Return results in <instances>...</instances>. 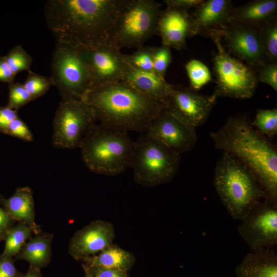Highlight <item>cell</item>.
Listing matches in <instances>:
<instances>
[{
  "mask_svg": "<svg viewBox=\"0 0 277 277\" xmlns=\"http://www.w3.org/2000/svg\"><path fill=\"white\" fill-rule=\"evenodd\" d=\"M161 4L154 0H125L116 18L109 44L120 50L137 48L157 33Z\"/></svg>",
  "mask_w": 277,
  "mask_h": 277,
  "instance_id": "6",
  "label": "cell"
},
{
  "mask_svg": "<svg viewBox=\"0 0 277 277\" xmlns=\"http://www.w3.org/2000/svg\"><path fill=\"white\" fill-rule=\"evenodd\" d=\"M88 267L94 277H128L127 271L100 267Z\"/></svg>",
  "mask_w": 277,
  "mask_h": 277,
  "instance_id": "38",
  "label": "cell"
},
{
  "mask_svg": "<svg viewBox=\"0 0 277 277\" xmlns=\"http://www.w3.org/2000/svg\"><path fill=\"white\" fill-rule=\"evenodd\" d=\"M251 126L259 133L268 138L277 134V109H259L256 110Z\"/></svg>",
  "mask_w": 277,
  "mask_h": 277,
  "instance_id": "27",
  "label": "cell"
},
{
  "mask_svg": "<svg viewBox=\"0 0 277 277\" xmlns=\"http://www.w3.org/2000/svg\"><path fill=\"white\" fill-rule=\"evenodd\" d=\"M2 198H4V197L2 195L0 194V199H2Z\"/></svg>",
  "mask_w": 277,
  "mask_h": 277,
  "instance_id": "44",
  "label": "cell"
},
{
  "mask_svg": "<svg viewBox=\"0 0 277 277\" xmlns=\"http://www.w3.org/2000/svg\"><path fill=\"white\" fill-rule=\"evenodd\" d=\"M33 233H34L33 229L24 223L19 222L13 226L6 236L4 250L1 255L14 258Z\"/></svg>",
  "mask_w": 277,
  "mask_h": 277,
  "instance_id": "25",
  "label": "cell"
},
{
  "mask_svg": "<svg viewBox=\"0 0 277 277\" xmlns=\"http://www.w3.org/2000/svg\"><path fill=\"white\" fill-rule=\"evenodd\" d=\"M216 47L213 57L216 86L213 93L218 97L248 99L254 94L259 82L257 73L249 65L230 55L220 36H209Z\"/></svg>",
  "mask_w": 277,
  "mask_h": 277,
  "instance_id": "8",
  "label": "cell"
},
{
  "mask_svg": "<svg viewBox=\"0 0 277 277\" xmlns=\"http://www.w3.org/2000/svg\"><path fill=\"white\" fill-rule=\"evenodd\" d=\"M125 0H49L45 6L48 28L57 43L80 48L109 44Z\"/></svg>",
  "mask_w": 277,
  "mask_h": 277,
  "instance_id": "1",
  "label": "cell"
},
{
  "mask_svg": "<svg viewBox=\"0 0 277 277\" xmlns=\"http://www.w3.org/2000/svg\"><path fill=\"white\" fill-rule=\"evenodd\" d=\"M5 134L27 142L33 140V135L26 124L18 116L9 125Z\"/></svg>",
  "mask_w": 277,
  "mask_h": 277,
  "instance_id": "35",
  "label": "cell"
},
{
  "mask_svg": "<svg viewBox=\"0 0 277 277\" xmlns=\"http://www.w3.org/2000/svg\"><path fill=\"white\" fill-rule=\"evenodd\" d=\"M134 145L127 132L95 123L86 133L79 148L89 170L114 176L130 167Z\"/></svg>",
  "mask_w": 277,
  "mask_h": 277,
  "instance_id": "4",
  "label": "cell"
},
{
  "mask_svg": "<svg viewBox=\"0 0 277 277\" xmlns=\"http://www.w3.org/2000/svg\"><path fill=\"white\" fill-rule=\"evenodd\" d=\"M82 265L85 272V277H94L87 265L84 263H82Z\"/></svg>",
  "mask_w": 277,
  "mask_h": 277,
  "instance_id": "43",
  "label": "cell"
},
{
  "mask_svg": "<svg viewBox=\"0 0 277 277\" xmlns=\"http://www.w3.org/2000/svg\"><path fill=\"white\" fill-rule=\"evenodd\" d=\"M23 277H42L41 269L30 266L27 272L24 274Z\"/></svg>",
  "mask_w": 277,
  "mask_h": 277,
  "instance_id": "42",
  "label": "cell"
},
{
  "mask_svg": "<svg viewBox=\"0 0 277 277\" xmlns=\"http://www.w3.org/2000/svg\"><path fill=\"white\" fill-rule=\"evenodd\" d=\"M83 100L99 124L127 132H146L163 108L124 81L95 86Z\"/></svg>",
  "mask_w": 277,
  "mask_h": 277,
  "instance_id": "3",
  "label": "cell"
},
{
  "mask_svg": "<svg viewBox=\"0 0 277 277\" xmlns=\"http://www.w3.org/2000/svg\"><path fill=\"white\" fill-rule=\"evenodd\" d=\"M190 84V88L198 91L211 80V75L208 67L202 62L192 59L185 65Z\"/></svg>",
  "mask_w": 277,
  "mask_h": 277,
  "instance_id": "28",
  "label": "cell"
},
{
  "mask_svg": "<svg viewBox=\"0 0 277 277\" xmlns=\"http://www.w3.org/2000/svg\"><path fill=\"white\" fill-rule=\"evenodd\" d=\"M230 0L203 1L191 14L194 36L209 37L229 23L232 9Z\"/></svg>",
  "mask_w": 277,
  "mask_h": 277,
  "instance_id": "18",
  "label": "cell"
},
{
  "mask_svg": "<svg viewBox=\"0 0 277 277\" xmlns=\"http://www.w3.org/2000/svg\"><path fill=\"white\" fill-rule=\"evenodd\" d=\"M15 75L8 65L5 56H0V82L13 83Z\"/></svg>",
  "mask_w": 277,
  "mask_h": 277,
  "instance_id": "40",
  "label": "cell"
},
{
  "mask_svg": "<svg viewBox=\"0 0 277 277\" xmlns=\"http://www.w3.org/2000/svg\"><path fill=\"white\" fill-rule=\"evenodd\" d=\"M214 33L220 36L229 51L249 66L259 68L268 62L258 29L230 22Z\"/></svg>",
  "mask_w": 277,
  "mask_h": 277,
  "instance_id": "14",
  "label": "cell"
},
{
  "mask_svg": "<svg viewBox=\"0 0 277 277\" xmlns=\"http://www.w3.org/2000/svg\"><path fill=\"white\" fill-rule=\"evenodd\" d=\"M276 0H254L232 9L229 22L258 29L276 16Z\"/></svg>",
  "mask_w": 277,
  "mask_h": 277,
  "instance_id": "21",
  "label": "cell"
},
{
  "mask_svg": "<svg viewBox=\"0 0 277 277\" xmlns=\"http://www.w3.org/2000/svg\"><path fill=\"white\" fill-rule=\"evenodd\" d=\"M152 56L154 71L165 77L166 71L172 61L171 48L163 45L152 47Z\"/></svg>",
  "mask_w": 277,
  "mask_h": 277,
  "instance_id": "32",
  "label": "cell"
},
{
  "mask_svg": "<svg viewBox=\"0 0 277 277\" xmlns=\"http://www.w3.org/2000/svg\"><path fill=\"white\" fill-rule=\"evenodd\" d=\"M53 236L47 232L35 234L24 245L15 259L26 261L30 266L40 269L47 266L51 260Z\"/></svg>",
  "mask_w": 277,
  "mask_h": 277,
  "instance_id": "23",
  "label": "cell"
},
{
  "mask_svg": "<svg viewBox=\"0 0 277 277\" xmlns=\"http://www.w3.org/2000/svg\"><path fill=\"white\" fill-rule=\"evenodd\" d=\"M241 221L238 231L251 250L277 244V204L264 199Z\"/></svg>",
  "mask_w": 277,
  "mask_h": 277,
  "instance_id": "11",
  "label": "cell"
},
{
  "mask_svg": "<svg viewBox=\"0 0 277 277\" xmlns=\"http://www.w3.org/2000/svg\"><path fill=\"white\" fill-rule=\"evenodd\" d=\"M217 98L213 93L204 95L190 87L172 85L163 108L182 123L196 129L206 122Z\"/></svg>",
  "mask_w": 277,
  "mask_h": 277,
  "instance_id": "12",
  "label": "cell"
},
{
  "mask_svg": "<svg viewBox=\"0 0 277 277\" xmlns=\"http://www.w3.org/2000/svg\"><path fill=\"white\" fill-rule=\"evenodd\" d=\"M114 225L109 222L95 220L77 230L70 240L68 253L76 261L96 255L113 244Z\"/></svg>",
  "mask_w": 277,
  "mask_h": 277,
  "instance_id": "16",
  "label": "cell"
},
{
  "mask_svg": "<svg viewBox=\"0 0 277 277\" xmlns=\"http://www.w3.org/2000/svg\"><path fill=\"white\" fill-rule=\"evenodd\" d=\"M80 49L90 73L91 88L123 80L130 65L120 50L110 44Z\"/></svg>",
  "mask_w": 277,
  "mask_h": 277,
  "instance_id": "13",
  "label": "cell"
},
{
  "mask_svg": "<svg viewBox=\"0 0 277 277\" xmlns=\"http://www.w3.org/2000/svg\"><path fill=\"white\" fill-rule=\"evenodd\" d=\"M259 82L270 86L277 91V62H267L259 67L258 74Z\"/></svg>",
  "mask_w": 277,
  "mask_h": 277,
  "instance_id": "34",
  "label": "cell"
},
{
  "mask_svg": "<svg viewBox=\"0 0 277 277\" xmlns=\"http://www.w3.org/2000/svg\"><path fill=\"white\" fill-rule=\"evenodd\" d=\"M123 81L163 106L170 94L172 86L153 71L141 70L130 66Z\"/></svg>",
  "mask_w": 277,
  "mask_h": 277,
  "instance_id": "19",
  "label": "cell"
},
{
  "mask_svg": "<svg viewBox=\"0 0 277 277\" xmlns=\"http://www.w3.org/2000/svg\"><path fill=\"white\" fill-rule=\"evenodd\" d=\"M14 265L13 258H8L0 255V277H23Z\"/></svg>",
  "mask_w": 277,
  "mask_h": 277,
  "instance_id": "36",
  "label": "cell"
},
{
  "mask_svg": "<svg viewBox=\"0 0 277 277\" xmlns=\"http://www.w3.org/2000/svg\"><path fill=\"white\" fill-rule=\"evenodd\" d=\"M0 204L15 221L30 226L35 234L42 232L40 226L35 221V210L32 191L28 187H18L9 198L2 199Z\"/></svg>",
  "mask_w": 277,
  "mask_h": 277,
  "instance_id": "22",
  "label": "cell"
},
{
  "mask_svg": "<svg viewBox=\"0 0 277 277\" xmlns=\"http://www.w3.org/2000/svg\"><path fill=\"white\" fill-rule=\"evenodd\" d=\"M51 71L53 86L62 99L83 100L92 87L90 73L78 47L56 43Z\"/></svg>",
  "mask_w": 277,
  "mask_h": 277,
  "instance_id": "9",
  "label": "cell"
},
{
  "mask_svg": "<svg viewBox=\"0 0 277 277\" xmlns=\"http://www.w3.org/2000/svg\"><path fill=\"white\" fill-rule=\"evenodd\" d=\"M2 199H0V201ZM14 222L15 221L5 209L0 206V242L5 240L8 231L13 226Z\"/></svg>",
  "mask_w": 277,
  "mask_h": 277,
  "instance_id": "39",
  "label": "cell"
},
{
  "mask_svg": "<svg viewBox=\"0 0 277 277\" xmlns=\"http://www.w3.org/2000/svg\"><path fill=\"white\" fill-rule=\"evenodd\" d=\"M236 277H277V255L271 248L251 250L235 269Z\"/></svg>",
  "mask_w": 277,
  "mask_h": 277,
  "instance_id": "20",
  "label": "cell"
},
{
  "mask_svg": "<svg viewBox=\"0 0 277 277\" xmlns=\"http://www.w3.org/2000/svg\"><path fill=\"white\" fill-rule=\"evenodd\" d=\"M5 58L12 71L15 75L24 70H30L32 59L21 45L12 48L5 56Z\"/></svg>",
  "mask_w": 277,
  "mask_h": 277,
  "instance_id": "30",
  "label": "cell"
},
{
  "mask_svg": "<svg viewBox=\"0 0 277 277\" xmlns=\"http://www.w3.org/2000/svg\"><path fill=\"white\" fill-rule=\"evenodd\" d=\"M203 0H164L163 3L167 7L188 10L191 8L196 7Z\"/></svg>",
  "mask_w": 277,
  "mask_h": 277,
  "instance_id": "41",
  "label": "cell"
},
{
  "mask_svg": "<svg viewBox=\"0 0 277 277\" xmlns=\"http://www.w3.org/2000/svg\"><path fill=\"white\" fill-rule=\"evenodd\" d=\"M258 31L267 61L270 63L277 62L276 16L260 26Z\"/></svg>",
  "mask_w": 277,
  "mask_h": 277,
  "instance_id": "26",
  "label": "cell"
},
{
  "mask_svg": "<svg viewBox=\"0 0 277 277\" xmlns=\"http://www.w3.org/2000/svg\"><path fill=\"white\" fill-rule=\"evenodd\" d=\"M157 33L162 45L177 50L185 49L187 39L194 36L191 14L187 10L167 7L161 11Z\"/></svg>",
  "mask_w": 277,
  "mask_h": 277,
  "instance_id": "17",
  "label": "cell"
},
{
  "mask_svg": "<svg viewBox=\"0 0 277 277\" xmlns=\"http://www.w3.org/2000/svg\"><path fill=\"white\" fill-rule=\"evenodd\" d=\"M210 136L217 149L234 156L251 173L265 199L277 204V149L270 139L243 115L229 116Z\"/></svg>",
  "mask_w": 277,
  "mask_h": 277,
  "instance_id": "2",
  "label": "cell"
},
{
  "mask_svg": "<svg viewBox=\"0 0 277 277\" xmlns=\"http://www.w3.org/2000/svg\"><path fill=\"white\" fill-rule=\"evenodd\" d=\"M180 161V155L146 134L134 142L129 167L136 183L154 187L171 181Z\"/></svg>",
  "mask_w": 277,
  "mask_h": 277,
  "instance_id": "7",
  "label": "cell"
},
{
  "mask_svg": "<svg viewBox=\"0 0 277 277\" xmlns=\"http://www.w3.org/2000/svg\"><path fill=\"white\" fill-rule=\"evenodd\" d=\"M30 94L32 101L44 95L53 86L50 77H46L30 70L23 84Z\"/></svg>",
  "mask_w": 277,
  "mask_h": 277,
  "instance_id": "29",
  "label": "cell"
},
{
  "mask_svg": "<svg viewBox=\"0 0 277 277\" xmlns=\"http://www.w3.org/2000/svg\"><path fill=\"white\" fill-rule=\"evenodd\" d=\"M81 261L89 267H100L128 272L134 264L135 257L132 252L118 245L112 244L97 254L84 258Z\"/></svg>",
  "mask_w": 277,
  "mask_h": 277,
  "instance_id": "24",
  "label": "cell"
},
{
  "mask_svg": "<svg viewBox=\"0 0 277 277\" xmlns=\"http://www.w3.org/2000/svg\"><path fill=\"white\" fill-rule=\"evenodd\" d=\"M17 117L16 110L7 106L0 107V132L5 134L9 124Z\"/></svg>",
  "mask_w": 277,
  "mask_h": 277,
  "instance_id": "37",
  "label": "cell"
},
{
  "mask_svg": "<svg viewBox=\"0 0 277 277\" xmlns=\"http://www.w3.org/2000/svg\"><path fill=\"white\" fill-rule=\"evenodd\" d=\"M146 132L180 155L192 149L197 139L196 129L182 123L164 108Z\"/></svg>",
  "mask_w": 277,
  "mask_h": 277,
  "instance_id": "15",
  "label": "cell"
},
{
  "mask_svg": "<svg viewBox=\"0 0 277 277\" xmlns=\"http://www.w3.org/2000/svg\"><path fill=\"white\" fill-rule=\"evenodd\" d=\"M129 65L135 69L144 71H153L152 47H142L131 54H125Z\"/></svg>",
  "mask_w": 277,
  "mask_h": 277,
  "instance_id": "31",
  "label": "cell"
},
{
  "mask_svg": "<svg viewBox=\"0 0 277 277\" xmlns=\"http://www.w3.org/2000/svg\"><path fill=\"white\" fill-rule=\"evenodd\" d=\"M96 122L89 105L83 100L62 99L53 123L52 143L54 147H79L89 128Z\"/></svg>",
  "mask_w": 277,
  "mask_h": 277,
  "instance_id": "10",
  "label": "cell"
},
{
  "mask_svg": "<svg viewBox=\"0 0 277 277\" xmlns=\"http://www.w3.org/2000/svg\"><path fill=\"white\" fill-rule=\"evenodd\" d=\"M213 185L221 202L234 220H242L265 199L264 191L251 173L226 152L216 163Z\"/></svg>",
  "mask_w": 277,
  "mask_h": 277,
  "instance_id": "5",
  "label": "cell"
},
{
  "mask_svg": "<svg viewBox=\"0 0 277 277\" xmlns=\"http://www.w3.org/2000/svg\"><path fill=\"white\" fill-rule=\"evenodd\" d=\"M31 101L23 84L20 83L9 84V100L7 106L17 111Z\"/></svg>",
  "mask_w": 277,
  "mask_h": 277,
  "instance_id": "33",
  "label": "cell"
}]
</instances>
